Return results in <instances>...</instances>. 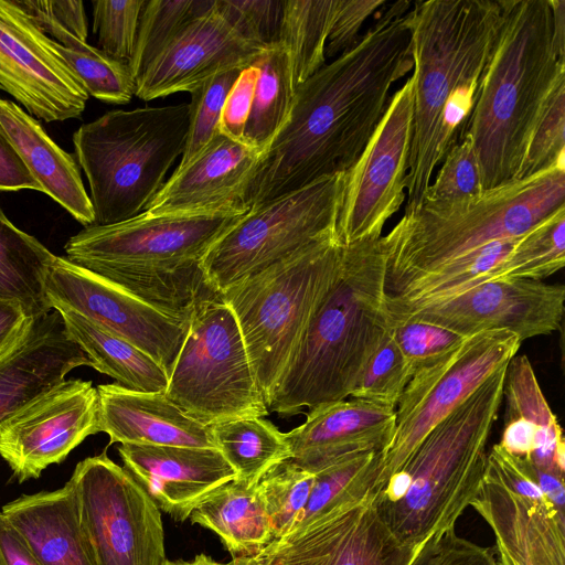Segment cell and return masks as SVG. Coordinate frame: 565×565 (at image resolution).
Listing matches in <instances>:
<instances>
[{"mask_svg":"<svg viewBox=\"0 0 565 565\" xmlns=\"http://www.w3.org/2000/svg\"><path fill=\"white\" fill-rule=\"evenodd\" d=\"M411 2L388 3L356 44L299 85L289 117L262 153L245 192L252 209L356 162L414 66Z\"/></svg>","mask_w":565,"mask_h":565,"instance_id":"6da1fadb","label":"cell"},{"mask_svg":"<svg viewBox=\"0 0 565 565\" xmlns=\"http://www.w3.org/2000/svg\"><path fill=\"white\" fill-rule=\"evenodd\" d=\"M502 11V0H430L408 12L414 113L405 212L422 202L470 115Z\"/></svg>","mask_w":565,"mask_h":565,"instance_id":"7a4b0ae2","label":"cell"},{"mask_svg":"<svg viewBox=\"0 0 565 565\" xmlns=\"http://www.w3.org/2000/svg\"><path fill=\"white\" fill-rule=\"evenodd\" d=\"M382 236L343 246L342 264L267 404L290 417L347 399L391 328Z\"/></svg>","mask_w":565,"mask_h":565,"instance_id":"3957f363","label":"cell"},{"mask_svg":"<svg viewBox=\"0 0 565 565\" xmlns=\"http://www.w3.org/2000/svg\"><path fill=\"white\" fill-rule=\"evenodd\" d=\"M249 210L153 215L146 211L110 225L86 226L64 246L73 264L157 310L189 322L209 289L203 260Z\"/></svg>","mask_w":565,"mask_h":565,"instance_id":"277c9868","label":"cell"},{"mask_svg":"<svg viewBox=\"0 0 565 565\" xmlns=\"http://www.w3.org/2000/svg\"><path fill=\"white\" fill-rule=\"evenodd\" d=\"M502 21L459 140H470L482 190L515 180L565 61L553 47L548 0H502Z\"/></svg>","mask_w":565,"mask_h":565,"instance_id":"5b68a950","label":"cell"},{"mask_svg":"<svg viewBox=\"0 0 565 565\" xmlns=\"http://www.w3.org/2000/svg\"><path fill=\"white\" fill-rule=\"evenodd\" d=\"M508 365L437 424L372 499L401 543L418 547L429 535L455 527L477 498Z\"/></svg>","mask_w":565,"mask_h":565,"instance_id":"8992f818","label":"cell"},{"mask_svg":"<svg viewBox=\"0 0 565 565\" xmlns=\"http://www.w3.org/2000/svg\"><path fill=\"white\" fill-rule=\"evenodd\" d=\"M564 209L565 164L467 198H424L382 236L387 294L493 242L518 238Z\"/></svg>","mask_w":565,"mask_h":565,"instance_id":"52a82bcc","label":"cell"},{"mask_svg":"<svg viewBox=\"0 0 565 565\" xmlns=\"http://www.w3.org/2000/svg\"><path fill=\"white\" fill-rule=\"evenodd\" d=\"M189 103L110 110L73 134L75 156L89 184L95 226L142 213L182 156Z\"/></svg>","mask_w":565,"mask_h":565,"instance_id":"ba28073f","label":"cell"},{"mask_svg":"<svg viewBox=\"0 0 565 565\" xmlns=\"http://www.w3.org/2000/svg\"><path fill=\"white\" fill-rule=\"evenodd\" d=\"M342 255L343 246L328 238L218 294L234 313L267 404L337 280Z\"/></svg>","mask_w":565,"mask_h":565,"instance_id":"9c48e42d","label":"cell"},{"mask_svg":"<svg viewBox=\"0 0 565 565\" xmlns=\"http://www.w3.org/2000/svg\"><path fill=\"white\" fill-rule=\"evenodd\" d=\"M164 395L205 426L269 415L237 321L218 294L193 310Z\"/></svg>","mask_w":565,"mask_h":565,"instance_id":"30bf717a","label":"cell"},{"mask_svg":"<svg viewBox=\"0 0 565 565\" xmlns=\"http://www.w3.org/2000/svg\"><path fill=\"white\" fill-rule=\"evenodd\" d=\"M345 182L347 172L335 173L249 209L207 252L203 273L209 289L220 294L313 244L335 238Z\"/></svg>","mask_w":565,"mask_h":565,"instance_id":"8fae6325","label":"cell"},{"mask_svg":"<svg viewBox=\"0 0 565 565\" xmlns=\"http://www.w3.org/2000/svg\"><path fill=\"white\" fill-rule=\"evenodd\" d=\"M521 343L515 333L505 330L475 333L447 356L412 376L395 408V431L381 455L371 499L437 424L510 363Z\"/></svg>","mask_w":565,"mask_h":565,"instance_id":"7c38bea8","label":"cell"},{"mask_svg":"<svg viewBox=\"0 0 565 565\" xmlns=\"http://www.w3.org/2000/svg\"><path fill=\"white\" fill-rule=\"evenodd\" d=\"M96 565H163L161 511L106 450L78 462L68 480Z\"/></svg>","mask_w":565,"mask_h":565,"instance_id":"4fadbf2b","label":"cell"},{"mask_svg":"<svg viewBox=\"0 0 565 565\" xmlns=\"http://www.w3.org/2000/svg\"><path fill=\"white\" fill-rule=\"evenodd\" d=\"M413 113L409 77L394 93L365 149L347 171L334 231L340 245L380 238L387 220L404 203Z\"/></svg>","mask_w":565,"mask_h":565,"instance_id":"5bb4252c","label":"cell"},{"mask_svg":"<svg viewBox=\"0 0 565 565\" xmlns=\"http://www.w3.org/2000/svg\"><path fill=\"white\" fill-rule=\"evenodd\" d=\"M45 291L52 309L73 311L127 340L150 355L170 376L189 322L157 310L66 257H55Z\"/></svg>","mask_w":565,"mask_h":565,"instance_id":"9a60e30c","label":"cell"},{"mask_svg":"<svg viewBox=\"0 0 565 565\" xmlns=\"http://www.w3.org/2000/svg\"><path fill=\"white\" fill-rule=\"evenodd\" d=\"M18 0H0V88L46 122L79 118L88 94Z\"/></svg>","mask_w":565,"mask_h":565,"instance_id":"2e32d148","label":"cell"},{"mask_svg":"<svg viewBox=\"0 0 565 565\" xmlns=\"http://www.w3.org/2000/svg\"><path fill=\"white\" fill-rule=\"evenodd\" d=\"M565 288L542 280L492 279L424 307L388 313L390 319L416 318L466 337L492 330L529 338L559 330Z\"/></svg>","mask_w":565,"mask_h":565,"instance_id":"e0dca14e","label":"cell"},{"mask_svg":"<svg viewBox=\"0 0 565 565\" xmlns=\"http://www.w3.org/2000/svg\"><path fill=\"white\" fill-rule=\"evenodd\" d=\"M97 433V390L90 381L64 380L0 427V456L23 482Z\"/></svg>","mask_w":565,"mask_h":565,"instance_id":"ac0fdd59","label":"cell"},{"mask_svg":"<svg viewBox=\"0 0 565 565\" xmlns=\"http://www.w3.org/2000/svg\"><path fill=\"white\" fill-rule=\"evenodd\" d=\"M416 550L392 534L365 494L339 502L259 554L279 565H408Z\"/></svg>","mask_w":565,"mask_h":565,"instance_id":"d6986e66","label":"cell"},{"mask_svg":"<svg viewBox=\"0 0 565 565\" xmlns=\"http://www.w3.org/2000/svg\"><path fill=\"white\" fill-rule=\"evenodd\" d=\"M265 47L244 38L213 7L191 20L136 81L135 96L149 102L191 93L212 77L253 66Z\"/></svg>","mask_w":565,"mask_h":565,"instance_id":"ffe728a7","label":"cell"},{"mask_svg":"<svg viewBox=\"0 0 565 565\" xmlns=\"http://www.w3.org/2000/svg\"><path fill=\"white\" fill-rule=\"evenodd\" d=\"M396 426L395 408L352 398L306 413V420L285 433L289 459L313 475L376 452L390 445Z\"/></svg>","mask_w":565,"mask_h":565,"instance_id":"44dd1931","label":"cell"},{"mask_svg":"<svg viewBox=\"0 0 565 565\" xmlns=\"http://www.w3.org/2000/svg\"><path fill=\"white\" fill-rule=\"evenodd\" d=\"M470 507L494 534L499 565H565L564 512L552 501L515 492L487 465Z\"/></svg>","mask_w":565,"mask_h":565,"instance_id":"7402d4cb","label":"cell"},{"mask_svg":"<svg viewBox=\"0 0 565 565\" xmlns=\"http://www.w3.org/2000/svg\"><path fill=\"white\" fill-rule=\"evenodd\" d=\"M83 365L92 363L68 334L60 311L29 318L0 351V427Z\"/></svg>","mask_w":565,"mask_h":565,"instance_id":"603a6c76","label":"cell"},{"mask_svg":"<svg viewBox=\"0 0 565 565\" xmlns=\"http://www.w3.org/2000/svg\"><path fill=\"white\" fill-rule=\"evenodd\" d=\"M262 153L218 131L193 161L175 169L145 211L166 215L249 210L245 192Z\"/></svg>","mask_w":565,"mask_h":565,"instance_id":"cb8c5ba5","label":"cell"},{"mask_svg":"<svg viewBox=\"0 0 565 565\" xmlns=\"http://www.w3.org/2000/svg\"><path fill=\"white\" fill-rule=\"evenodd\" d=\"M118 452L159 510L179 522L215 489L237 479L216 448L122 444Z\"/></svg>","mask_w":565,"mask_h":565,"instance_id":"d4e9b609","label":"cell"},{"mask_svg":"<svg viewBox=\"0 0 565 565\" xmlns=\"http://www.w3.org/2000/svg\"><path fill=\"white\" fill-rule=\"evenodd\" d=\"M98 393L99 431L114 443L216 448L210 427L185 415L164 393L104 384Z\"/></svg>","mask_w":565,"mask_h":565,"instance_id":"484cf974","label":"cell"},{"mask_svg":"<svg viewBox=\"0 0 565 565\" xmlns=\"http://www.w3.org/2000/svg\"><path fill=\"white\" fill-rule=\"evenodd\" d=\"M0 510L42 565H96L70 481L54 491L23 494Z\"/></svg>","mask_w":565,"mask_h":565,"instance_id":"4316f807","label":"cell"},{"mask_svg":"<svg viewBox=\"0 0 565 565\" xmlns=\"http://www.w3.org/2000/svg\"><path fill=\"white\" fill-rule=\"evenodd\" d=\"M0 132L12 143L41 188L84 227L94 224L90 199L74 157L14 102L0 98Z\"/></svg>","mask_w":565,"mask_h":565,"instance_id":"83f0119b","label":"cell"},{"mask_svg":"<svg viewBox=\"0 0 565 565\" xmlns=\"http://www.w3.org/2000/svg\"><path fill=\"white\" fill-rule=\"evenodd\" d=\"M214 532L233 555H258L274 541L273 529L258 483L249 486L238 479L215 489L189 516Z\"/></svg>","mask_w":565,"mask_h":565,"instance_id":"f1b7e54d","label":"cell"},{"mask_svg":"<svg viewBox=\"0 0 565 565\" xmlns=\"http://www.w3.org/2000/svg\"><path fill=\"white\" fill-rule=\"evenodd\" d=\"M57 311L68 334L89 359L92 367L131 391L166 392L169 377L146 352L73 311Z\"/></svg>","mask_w":565,"mask_h":565,"instance_id":"f546056e","label":"cell"},{"mask_svg":"<svg viewBox=\"0 0 565 565\" xmlns=\"http://www.w3.org/2000/svg\"><path fill=\"white\" fill-rule=\"evenodd\" d=\"M518 238L493 242L440 267L413 277L393 294H387L388 313L436 303L479 284L497 279L501 263Z\"/></svg>","mask_w":565,"mask_h":565,"instance_id":"4dcf8cb0","label":"cell"},{"mask_svg":"<svg viewBox=\"0 0 565 565\" xmlns=\"http://www.w3.org/2000/svg\"><path fill=\"white\" fill-rule=\"evenodd\" d=\"M55 257L0 207V300L19 303L28 317L51 311L45 282Z\"/></svg>","mask_w":565,"mask_h":565,"instance_id":"1f68e13d","label":"cell"},{"mask_svg":"<svg viewBox=\"0 0 565 565\" xmlns=\"http://www.w3.org/2000/svg\"><path fill=\"white\" fill-rule=\"evenodd\" d=\"M209 427L216 449L237 479L249 486L291 458L285 433L264 417L230 419Z\"/></svg>","mask_w":565,"mask_h":565,"instance_id":"d6a6232c","label":"cell"},{"mask_svg":"<svg viewBox=\"0 0 565 565\" xmlns=\"http://www.w3.org/2000/svg\"><path fill=\"white\" fill-rule=\"evenodd\" d=\"M252 108L243 141L264 152L287 121L295 97L287 49L277 42L263 50Z\"/></svg>","mask_w":565,"mask_h":565,"instance_id":"836d02e7","label":"cell"},{"mask_svg":"<svg viewBox=\"0 0 565 565\" xmlns=\"http://www.w3.org/2000/svg\"><path fill=\"white\" fill-rule=\"evenodd\" d=\"M339 0H284L279 41L288 51L296 88L319 71Z\"/></svg>","mask_w":565,"mask_h":565,"instance_id":"e575fe53","label":"cell"},{"mask_svg":"<svg viewBox=\"0 0 565 565\" xmlns=\"http://www.w3.org/2000/svg\"><path fill=\"white\" fill-rule=\"evenodd\" d=\"M565 265V209L520 236L501 263L497 279L542 280Z\"/></svg>","mask_w":565,"mask_h":565,"instance_id":"d590c367","label":"cell"},{"mask_svg":"<svg viewBox=\"0 0 565 565\" xmlns=\"http://www.w3.org/2000/svg\"><path fill=\"white\" fill-rule=\"evenodd\" d=\"M215 0L146 1L138 26L130 71L136 81L174 36L194 18L210 10Z\"/></svg>","mask_w":565,"mask_h":565,"instance_id":"8d00e7d4","label":"cell"},{"mask_svg":"<svg viewBox=\"0 0 565 565\" xmlns=\"http://www.w3.org/2000/svg\"><path fill=\"white\" fill-rule=\"evenodd\" d=\"M52 46L79 79L88 96L117 105L131 100L136 78L128 63L117 61L89 44L82 50H71L53 40Z\"/></svg>","mask_w":565,"mask_h":565,"instance_id":"74e56055","label":"cell"},{"mask_svg":"<svg viewBox=\"0 0 565 565\" xmlns=\"http://www.w3.org/2000/svg\"><path fill=\"white\" fill-rule=\"evenodd\" d=\"M315 478L313 473L287 460L276 466L258 482L274 541L287 536L295 527L309 500Z\"/></svg>","mask_w":565,"mask_h":565,"instance_id":"f35d334b","label":"cell"},{"mask_svg":"<svg viewBox=\"0 0 565 565\" xmlns=\"http://www.w3.org/2000/svg\"><path fill=\"white\" fill-rule=\"evenodd\" d=\"M565 74L550 92L527 141L515 180H523L564 164Z\"/></svg>","mask_w":565,"mask_h":565,"instance_id":"ab89813d","label":"cell"},{"mask_svg":"<svg viewBox=\"0 0 565 565\" xmlns=\"http://www.w3.org/2000/svg\"><path fill=\"white\" fill-rule=\"evenodd\" d=\"M411 379V367L390 328L349 397L396 408Z\"/></svg>","mask_w":565,"mask_h":565,"instance_id":"60d3db41","label":"cell"},{"mask_svg":"<svg viewBox=\"0 0 565 565\" xmlns=\"http://www.w3.org/2000/svg\"><path fill=\"white\" fill-rule=\"evenodd\" d=\"M241 71L231 70L218 74L190 93L189 130L178 168L193 161L218 134L225 99Z\"/></svg>","mask_w":565,"mask_h":565,"instance_id":"b9f144b4","label":"cell"},{"mask_svg":"<svg viewBox=\"0 0 565 565\" xmlns=\"http://www.w3.org/2000/svg\"><path fill=\"white\" fill-rule=\"evenodd\" d=\"M391 331L411 367L412 376L447 356L468 338L416 318L391 319Z\"/></svg>","mask_w":565,"mask_h":565,"instance_id":"7bdbcfd3","label":"cell"},{"mask_svg":"<svg viewBox=\"0 0 565 565\" xmlns=\"http://www.w3.org/2000/svg\"><path fill=\"white\" fill-rule=\"evenodd\" d=\"M145 3L146 0H94L92 2L93 31L104 53L129 64Z\"/></svg>","mask_w":565,"mask_h":565,"instance_id":"ee69618b","label":"cell"},{"mask_svg":"<svg viewBox=\"0 0 565 565\" xmlns=\"http://www.w3.org/2000/svg\"><path fill=\"white\" fill-rule=\"evenodd\" d=\"M35 25L56 43L71 50H82L87 43V21L83 1L18 0Z\"/></svg>","mask_w":565,"mask_h":565,"instance_id":"f6af8a7d","label":"cell"},{"mask_svg":"<svg viewBox=\"0 0 565 565\" xmlns=\"http://www.w3.org/2000/svg\"><path fill=\"white\" fill-rule=\"evenodd\" d=\"M441 162L424 198L455 200L482 191L478 160L469 139L456 141Z\"/></svg>","mask_w":565,"mask_h":565,"instance_id":"bcb514c9","label":"cell"},{"mask_svg":"<svg viewBox=\"0 0 565 565\" xmlns=\"http://www.w3.org/2000/svg\"><path fill=\"white\" fill-rule=\"evenodd\" d=\"M216 7L247 40L263 47L279 41L284 0H216Z\"/></svg>","mask_w":565,"mask_h":565,"instance_id":"7dc6e473","label":"cell"},{"mask_svg":"<svg viewBox=\"0 0 565 565\" xmlns=\"http://www.w3.org/2000/svg\"><path fill=\"white\" fill-rule=\"evenodd\" d=\"M408 565H499L493 548L459 536L455 527L429 535Z\"/></svg>","mask_w":565,"mask_h":565,"instance_id":"c3c4849f","label":"cell"},{"mask_svg":"<svg viewBox=\"0 0 565 565\" xmlns=\"http://www.w3.org/2000/svg\"><path fill=\"white\" fill-rule=\"evenodd\" d=\"M385 3L384 0H339L326 44V56L333 57L354 46L365 20Z\"/></svg>","mask_w":565,"mask_h":565,"instance_id":"681fc988","label":"cell"},{"mask_svg":"<svg viewBox=\"0 0 565 565\" xmlns=\"http://www.w3.org/2000/svg\"><path fill=\"white\" fill-rule=\"evenodd\" d=\"M257 77L258 68L255 65L242 70L227 94L218 130L232 139L243 141Z\"/></svg>","mask_w":565,"mask_h":565,"instance_id":"f907efd6","label":"cell"},{"mask_svg":"<svg viewBox=\"0 0 565 565\" xmlns=\"http://www.w3.org/2000/svg\"><path fill=\"white\" fill-rule=\"evenodd\" d=\"M31 189L41 192L12 143L0 132V191Z\"/></svg>","mask_w":565,"mask_h":565,"instance_id":"816d5d0a","label":"cell"},{"mask_svg":"<svg viewBox=\"0 0 565 565\" xmlns=\"http://www.w3.org/2000/svg\"><path fill=\"white\" fill-rule=\"evenodd\" d=\"M0 565H42L20 532L0 510Z\"/></svg>","mask_w":565,"mask_h":565,"instance_id":"f5cc1de1","label":"cell"},{"mask_svg":"<svg viewBox=\"0 0 565 565\" xmlns=\"http://www.w3.org/2000/svg\"><path fill=\"white\" fill-rule=\"evenodd\" d=\"M29 318L19 303L0 300V351L19 334Z\"/></svg>","mask_w":565,"mask_h":565,"instance_id":"db71d44e","label":"cell"},{"mask_svg":"<svg viewBox=\"0 0 565 565\" xmlns=\"http://www.w3.org/2000/svg\"><path fill=\"white\" fill-rule=\"evenodd\" d=\"M553 15V47L559 60L565 61V1L548 0Z\"/></svg>","mask_w":565,"mask_h":565,"instance_id":"11a10c76","label":"cell"},{"mask_svg":"<svg viewBox=\"0 0 565 565\" xmlns=\"http://www.w3.org/2000/svg\"><path fill=\"white\" fill-rule=\"evenodd\" d=\"M226 565H279V563L273 556L258 554L254 556L233 557Z\"/></svg>","mask_w":565,"mask_h":565,"instance_id":"9f6ffc18","label":"cell"},{"mask_svg":"<svg viewBox=\"0 0 565 565\" xmlns=\"http://www.w3.org/2000/svg\"><path fill=\"white\" fill-rule=\"evenodd\" d=\"M163 565H226L214 561L211 556L205 554H198L190 561L177 559L169 561L166 559Z\"/></svg>","mask_w":565,"mask_h":565,"instance_id":"6f0895ef","label":"cell"}]
</instances>
